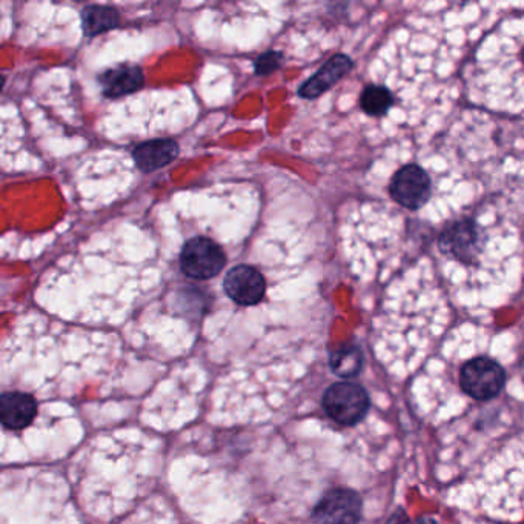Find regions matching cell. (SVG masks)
Returning a JSON list of instances; mask_svg holds the SVG:
<instances>
[{"mask_svg":"<svg viewBox=\"0 0 524 524\" xmlns=\"http://www.w3.org/2000/svg\"><path fill=\"white\" fill-rule=\"evenodd\" d=\"M322 408L332 422L349 428L359 425L366 417L371 409V398L359 383L337 382L323 394Z\"/></svg>","mask_w":524,"mask_h":524,"instance_id":"1","label":"cell"},{"mask_svg":"<svg viewBox=\"0 0 524 524\" xmlns=\"http://www.w3.org/2000/svg\"><path fill=\"white\" fill-rule=\"evenodd\" d=\"M506 385V371L491 357H474L460 369L461 391L477 402H488L498 397Z\"/></svg>","mask_w":524,"mask_h":524,"instance_id":"2","label":"cell"},{"mask_svg":"<svg viewBox=\"0 0 524 524\" xmlns=\"http://www.w3.org/2000/svg\"><path fill=\"white\" fill-rule=\"evenodd\" d=\"M225 265L223 249L208 237H193L180 253V269L193 280L213 279L219 276Z\"/></svg>","mask_w":524,"mask_h":524,"instance_id":"3","label":"cell"},{"mask_svg":"<svg viewBox=\"0 0 524 524\" xmlns=\"http://www.w3.org/2000/svg\"><path fill=\"white\" fill-rule=\"evenodd\" d=\"M363 500L349 488H332L317 501L311 512L312 524H359Z\"/></svg>","mask_w":524,"mask_h":524,"instance_id":"4","label":"cell"},{"mask_svg":"<svg viewBox=\"0 0 524 524\" xmlns=\"http://www.w3.org/2000/svg\"><path fill=\"white\" fill-rule=\"evenodd\" d=\"M431 177L422 166L406 165L392 177L389 194L403 208L417 211L431 197Z\"/></svg>","mask_w":524,"mask_h":524,"instance_id":"5","label":"cell"},{"mask_svg":"<svg viewBox=\"0 0 524 524\" xmlns=\"http://www.w3.org/2000/svg\"><path fill=\"white\" fill-rule=\"evenodd\" d=\"M481 231L472 219L449 223L438 237V248L445 256L469 263L480 249Z\"/></svg>","mask_w":524,"mask_h":524,"instance_id":"6","label":"cell"},{"mask_svg":"<svg viewBox=\"0 0 524 524\" xmlns=\"http://www.w3.org/2000/svg\"><path fill=\"white\" fill-rule=\"evenodd\" d=\"M226 296L237 305L253 306L262 302L266 292V280L254 266L239 265L229 269L223 279Z\"/></svg>","mask_w":524,"mask_h":524,"instance_id":"7","label":"cell"},{"mask_svg":"<svg viewBox=\"0 0 524 524\" xmlns=\"http://www.w3.org/2000/svg\"><path fill=\"white\" fill-rule=\"evenodd\" d=\"M37 415V402L27 392H4L0 398V420L5 429L20 431L34 422Z\"/></svg>","mask_w":524,"mask_h":524,"instance_id":"8","label":"cell"},{"mask_svg":"<svg viewBox=\"0 0 524 524\" xmlns=\"http://www.w3.org/2000/svg\"><path fill=\"white\" fill-rule=\"evenodd\" d=\"M354 64L346 54H335L331 59L317 71L314 76L309 77L299 90L302 99H317V97L331 90L335 83L346 76L352 70Z\"/></svg>","mask_w":524,"mask_h":524,"instance_id":"9","label":"cell"},{"mask_svg":"<svg viewBox=\"0 0 524 524\" xmlns=\"http://www.w3.org/2000/svg\"><path fill=\"white\" fill-rule=\"evenodd\" d=\"M180 146L173 139L146 140L134 148L133 159L142 173H154L179 157Z\"/></svg>","mask_w":524,"mask_h":524,"instance_id":"10","label":"cell"},{"mask_svg":"<svg viewBox=\"0 0 524 524\" xmlns=\"http://www.w3.org/2000/svg\"><path fill=\"white\" fill-rule=\"evenodd\" d=\"M143 83H145V76L136 65H119L99 76L100 90L108 99L136 93L143 87Z\"/></svg>","mask_w":524,"mask_h":524,"instance_id":"11","label":"cell"},{"mask_svg":"<svg viewBox=\"0 0 524 524\" xmlns=\"http://www.w3.org/2000/svg\"><path fill=\"white\" fill-rule=\"evenodd\" d=\"M365 357L362 348L355 343H345L329 355V369L340 379H355L362 372Z\"/></svg>","mask_w":524,"mask_h":524,"instance_id":"12","label":"cell"},{"mask_svg":"<svg viewBox=\"0 0 524 524\" xmlns=\"http://www.w3.org/2000/svg\"><path fill=\"white\" fill-rule=\"evenodd\" d=\"M83 34L96 37L119 27L120 14L116 8L107 5H87L80 13Z\"/></svg>","mask_w":524,"mask_h":524,"instance_id":"13","label":"cell"},{"mask_svg":"<svg viewBox=\"0 0 524 524\" xmlns=\"http://www.w3.org/2000/svg\"><path fill=\"white\" fill-rule=\"evenodd\" d=\"M394 105V96L386 87L368 85L360 97V107L368 116L382 117Z\"/></svg>","mask_w":524,"mask_h":524,"instance_id":"14","label":"cell"},{"mask_svg":"<svg viewBox=\"0 0 524 524\" xmlns=\"http://www.w3.org/2000/svg\"><path fill=\"white\" fill-rule=\"evenodd\" d=\"M283 64V54L280 51H268L263 53L262 56L257 57L254 62V71L257 76H268V74L274 73L279 70Z\"/></svg>","mask_w":524,"mask_h":524,"instance_id":"15","label":"cell"},{"mask_svg":"<svg viewBox=\"0 0 524 524\" xmlns=\"http://www.w3.org/2000/svg\"><path fill=\"white\" fill-rule=\"evenodd\" d=\"M405 523H408V515H406L405 511H402V509H400V511L395 512V514L392 515L391 518H389V521L386 524H405Z\"/></svg>","mask_w":524,"mask_h":524,"instance_id":"16","label":"cell"},{"mask_svg":"<svg viewBox=\"0 0 524 524\" xmlns=\"http://www.w3.org/2000/svg\"><path fill=\"white\" fill-rule=\"evenodd\" d=\"M520 375H521V380H523L524 382V355L523 357H521V360H520Z\"/></svg>","mask_w":524,"mask_h":524,"instance_id":"17","label":"cell"},{"mask_svg":"<svg viewBox=\"0 0 524 524\" xmlns=\"http://www.w3.org/2000/svg\"><path fill=\"white\" fill-rule=\"evenodd\" d=\"M521 59H523V64H524V48H523V54H521Z\"/></svg>","mask_w":524,"mask_h":524,"instance_id":"18","label":"cell"}]
</instances>
